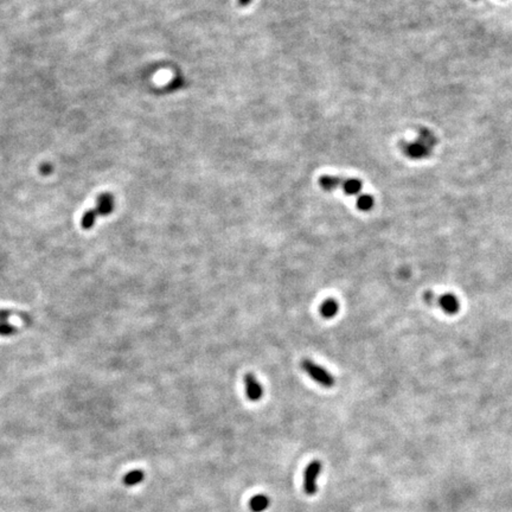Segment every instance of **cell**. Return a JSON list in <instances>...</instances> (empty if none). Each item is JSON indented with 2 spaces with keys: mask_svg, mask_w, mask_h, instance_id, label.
<instances>
[{
  "mask_svg": "<svg viewBox=\"0 0 512 512\" xmlns=\"http://www.w3.org/2000/svg\"><path fill=\"white\" fill-rule=\"evenodd\" d=\"M437 144V139L433 135V133L428 131L426 128H422L420 131V135L416 140L411 143H404L401 145L404 154L409 156L411 159H422L429 156L431 150Z\"/></svg>",
  "mask_w": 512,
  "mask_h": 512,
  "instance_id": "obj_1",
  "label": "cell"
},
{
  "mask_svg": "<svg viewBox=\"0 0 512 512\" xmlns=\"http://www.w3.org/2000/svg\"><path fill=\"white\" fill-rule=\"evenodd\" d=\"M301 369L304 370L307 375L312 378L316 383L322 385L324 388H332L336 384L334 377L327 371L326 369L323 368L322 365L317 364L309 358H305L300 363Z\"/></svg>",
  "mask_w": 512,
  "mask_h": 512,
  "instance_id": "obj_2",
  "label": "cell"
},
{
  "mask_svg": "<svg viewBox=\"0 0 512 512\" xmlns=\"http://www.w3.org/2000/svg\"><path fill=\"white\" fill-rule=\"evenodd\" d=\"M322 462L319 460H313L308 464V466L304 472V490L308 496H314L318 490L317 486V480L322 472Z\"/></svg>",
  "mask_w": 512,
  "mask_h": 512,
  "instance_id": "obj_3",
  "label": "cell"
},
{
  "mask_svg": "<svg viewBox=\"0 0 512 512\" xmlns=\"http://www.w3.org/2000/svg\"><path fill=\"white\" fill-rule=\"evenodd\" d=\"M244 388H246V395L251 402H258L263 396V388L253 373H246L243 377Z\"/></svg>",
  "mask_w": 512,
  "mask_h": 512,
  "instance_id": "obj_4",
  "label": "cell"
},
{
  "mask_svg": "<svg viewBox=\"0 0 512 512\" xmlns=\"http://www.w3.org/2000/svg\"><path fill=\"white\" fill-rule=\"evenodd\" d=\"M438 305L448 316L457 314L460 309V301L453 293L442 294L440 298H438Z\"/></svg>",
  "mask_w": 512,
  "mask_h": 512,
  "instance_id": "obj_5",
  "label": "cell"
},
{
  "mask_svg": "<svg viewBox=\"0 0 512 512\" xmlns=\"http://www.w3.org/2000/svg\"><path fill=\"white\" fill-rule=\"evenodd\" d=\"M114 198L110 193H103L101 196L97 197L96 200V206H95V211L97 212V215L101 216H108L109 213L113 212L114 210Z\"/></svg>",
  "mask_w": 512,
  "mask_h": 512,
  "instance_id": "obj_6",
  "label": "cell"
},
{
  "mask_svg": "<svg viewBox=\"0 0 512 512\" xmlns=\"http://www.w3.org/2000/svg\"><path fill=\"white\" fill-rule=\"evenodd\" d=\"M338 311H339L338 301L332 299V298H328V299L325 300L319 307V313L324 319L334 318V317L337 316Z\"/></svg>",
  "mask_w": 512,
  "mask_h": 512,
  "instance_id": "obj_7",
  "label": "cell"
},
{
  "mask_svg": "<svg viewBox=\"0 0 512 512\" xmlns=\"http://www.w3.org/2000/svg\"><path fill=\"white\" fill-rule=\"evenodd\" d=\"M344 179H345V178L337 177V175L325 174V175H322V177L319 178L318 183H319L320 188H322L323 190H325V191H333V190L338 189V188L342 189Z\"/></svg>",
  "mask_w": 512,
  "mask_h": 512,
  "instance_id": "obj_8",
  "label": "cell"
},
{
  "mask_svg": "<svg viewBox=\"0 0 512 512\" xmlns=\"http://www.w3.org/2000/svg\"><path fill=\"white\" fill-rule=\"evenodd\" d=\"M363 188V183L357 178H345L342 185V190L349 196L359 194Z\"/></svg>",
  "mask_w": 512,
  "mask_h": 512,
  "instance_id": "obj_9",
  "label": "cell"
},
{
  "mask_svg": "<svg viewBox=\"0 0 512 512\" xmlns=\"http://www.w3.org/2000/svg\"><path fill=\"white\" fill-rule=\"evenodd\" d=\"M144 479H145L144 471H141V469H132V471L127 472L124 476V478H122V484H124L125 486L131 487L140 484L141 481H144Z\"/></svg>",
  "mask_w": 512,
  "mask_h": 512,
  "instance_id": "obj_10",
  "label": "cell"
},
{
  "mask_svg": "<svg viewBox=\"0 0 512 512\" xmlns=\"http://www.w3.org/2000/svg\"><path fill=\"white\" fill-rule=\"evenodd\" d=\"M269 498L265 495H256L249 502V507L253 512H263L269 507Z\"/></svg>",
  "mask_w": 512,
  "mask_h": 512,
  "instance_id": "obj_11",
  "label": "cell"
},
{
  "mask_svg": "<svg viewBox=\"0 0 512 512\" xmlns=\"http://www.w3.org/2000/svg\"><path fill=\"white\" fill-rule=\"evenodd\" d=\"M356 205L358 210H361V211H370L373 208V205H375V200H373L371 194H359L357 197Z\"/></svg>",
  "mask_w": 512,
  "mask_h": 512,
  "instance_id": "obj_12",
  "label": "cell"
},
{
  "mask_svg": "<svg viewBox=\"0 0 512 512\" xmlns=\"http://www.w3.org/2000/svg\"><path fill=\"white\" fill-rule=\"evenodd\" d=\"M97 216H99L97 212L95 211L94 208L88 210V211L83 213V216H82V220H81L82 228L85 229V230H89V229L93 228V225L95 224V221H96Z\"/></svg>",
  "mask_w": 512,
  "mask_h": 512,
  "instance_id": "obj_13",
  "label": "cell"
},
{
  "mask_svg": "<svg viewBox=\"0 0 512 512\" xmlns=\"http://www.w3.org/2000/svg\"><path fill=\"white\" fill-rule=\"evenodd\" d=\"M17 332V328L7 323H0V336H11Z\"/></svg>",
  "mask_w": 512,
  "mask_h": 512,
  "instance_id": "obj_14",
  "label": "cell"
},
{
  "mask_svg": "<svg viewBox=\"0 0 512 512\" xmlns=\"http://www.w3.org/2000/svg\"><path fill=\"white\" fill-rule=\"evenodd\" d=\"M423 299H425L426 304L429 305V306H433V305H438V298L435 297V294L431 292V290H427L423 294Z\"/></svg>",
  "mask_w": 512,
  "mask_h": 512,
  "instance_id": "obj_15",
  "label": "cell"
},
{
  "mask_svg": "<svg viewBox=\"0 0 512 512\" xmlns=\"http://www.w3.org/2000/svg\"><path fill=\"white\" fill-rule=\"evenodd\" d=\"M11 314H12V313L10 311H0V323H6Z\"/></svg>",
  "mask_w": 512,
  "mask_h": 512,
  "instance_id": "obj_16",
  "label": "cell"
},
{
  "mask_svg": "<svg viewBox=\"0 0 512 512\" xmlns=\"http://www.w3.org/2000/svg\"><path fill=\"white\" fill-rule=\"evenodd\" d=\"M41 171H42V173L43 174H49V173H51V166L50 165H43L41 167Z\"/></svg>",
  "mask_w": 512,
  "mask_h": 512,
  "instance_id": "obj_17",
  "label": "cell"
},
{
  "mask_svg": "<svg viewBox=\"0 0 512 512\" xmlns=\"http://www.w3.org/2000/svg\"><path fill=\"white\" fill-rule=\"evenodd\" d=\"M238 2H239L240 6H247L251 3V0H238Z\"/></svg>",
  "mask_w": 512,
  "mask_h": 512,
  "instance_id": "obj_18",
  "label": "cell"
}]
</instances>
